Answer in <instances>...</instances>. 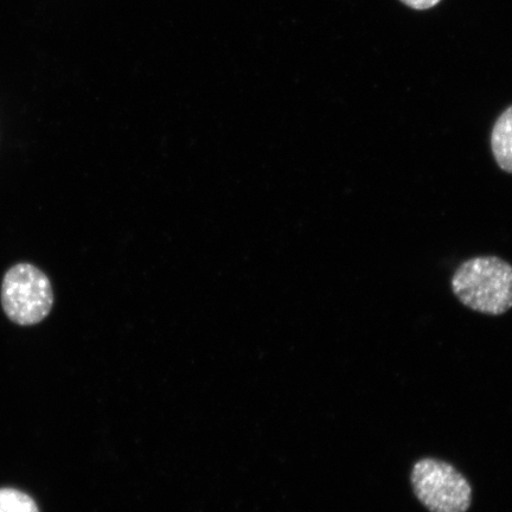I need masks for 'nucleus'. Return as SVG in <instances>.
Segmentation results:
<instances>
[{"label": "nucleus", "instance_id": "1", "mask_svg": "<svg viewBox=\"0 0 512 512\" xmlns=\"http://www.w3.org/2000/svg\"><path fill=\"white\" fill-rule=\"evenodd\" d=\"M452 291L469 309L501 316L512 309V265L498 256H477L454 272Z\"/></svg>", "mask_w": 512, "mask_h": 512}, {"label": "nucleus", "instance_id": "2", "mask_svg": "<svg viewBox=\"0 0 512 512\" xmlns=\"http://www.w3.org/2000/svg\"><path fill=\"white\" fill-rule=\"evenodd\" d=\"M54 290L48 275L40 268L22 262L5 273L2 306L12 322L29 326L41 323L53 309Z\"/></svg>", "mask_w": 512, "mask_h": 512}, {"label": "nucleus", "instance_id": "3", "mask_svg": "<svg viewBox=\"0 0 512 512\" xmlns=\"http://www.w3.org/2000/svg\"><path fill=\"white\" fill-rule=\"evenodd\" d=\"M411 482L415 496L430 512H466L471 507L469 480L443 460H419L413 466Z\"/></svg>", "mask_w": 512, "mask_h": 512}, {"label": "nucleus", "instance_id": "4", "mask_svg": "<svg viewBox=\"0 0 512 512\" xmlns=\"http://www.w3.org/2000/svg\"><path fill=\"white\" fill-rule=\"evenodd\" d=\"M491 150L499 169L512 175V105L499 114L492 127Z\"/></svg>", "mask_w": 512, "mask_h": 512}, {"label": "nucleus", "instance_id": "5", "mask_svg": "<svg viewBox=\"0 0 512 512\" xmlns=\"http://www.w3.org/2000/svg\"><path fill=\"white\" fill-rule=\"evenodd\" d=\"M0 512H40L30 496L16 489H0Z\"/></svg>", "mask_w": 512, "mask_h": 512}, {"label": "nucleus", "instance_id": "6", "mask_svg": "<svg viewBox=\"0 0 512 512\" xmlns=\"http://www.w3.org/2000/svg\"><path fill=\"white\" fill-rule=\"evenodd\" d=\"M400 2L413 10L425 11L435 8L441 0H400Z\"/></svg>", "mask_w": 512, "mask_h": 512}]
</instances>
